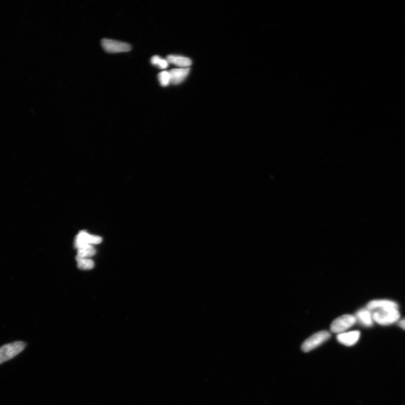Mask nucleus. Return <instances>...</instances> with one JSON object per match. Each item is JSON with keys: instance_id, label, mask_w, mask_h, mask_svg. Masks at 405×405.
Here are the masks:
<instances>
[{"instance_id": "1", "label": "nucleus", "mask_w": 405, "mask_h": 405, "mask_svg": "<svg viewBox=\"0 0 405 405\" xmlns=\"http://www.w3.org/2000/svg\"><path fill=\"white\" fill-rule=\"evenodd\" d=\"M400 316L398 309L396 308L376 310L372 312L374 322L384 326L392 325L398 322Z\"/></svg>"}, {"instance_id": "2", "label": "nucleus", "mask_w": 405, "mask_h": 405, "mask_svg": "<svg viewBox=\"0 0 405 405\" xmlns=\"http://www.w3.org/2000/svg\"><path fill=\"white\" fill-rule=\"evenodd\" d=\"M26 344L24 342L16 341L4 344L0 348V364L16 356L22 352Z\"/></svg>"}, {"instance_id": "3", "label": "nucleus", "mask_w": 405, "mask_h": 405, "mask_svg": "<svg viewBox=\"0 0 405 405\" xmlns=\"http://www.w3.org/2000/svg\"><path fill=\"white\" fill-rule=\"evenodd\" d=\"M330 333L328 331H322L315 333L304 342L302 345V350L304 352H308L323 344L324 342L330 339Z\"/></svg>"}, {"instance_id": "4", "label": "nucleus", "mask_w": 405, "mask_h": 405, "mask_svg": "<svg viewBox=\"0 0 405 405\" xmlns=\"http://www.w3.org/2000/svg\"><path fill=\"white\" fill-rule=\"evenodd\" d=\"M356 322V318L354 315H342L333 321L331 324L330 330L332 332L340 334L352 327Z\"/></svg>"}, {"instance_id": "5", "label": "nucleus", "mask_w": 405, "mask_h": 405, "mask_svg": "<svg viewBox=\"0 0 405 405\" xmlns=\"http://www.w3.org/2000/svg\"><path fill=\"white\" fill-rule=\"evenodd\" d=\"M102 45L104 50L109 53L126 52L132 50L130 44L114 40L103 39Z\"/></svg>"}, {"instance_id": "6", "label": "nucleus", "mask_w": 405, "mask_h": 405, "mask_svg": "<svg viewBox=\"0 0 405 405\" xmlns=\"http://www.w3.org/2000/svg\"><path fill=\"white\" fill-rule=\"evenodd\" d=\"M102 242L100 236L92 235L86 231L80 232L76 235L74 240V246L76 250L84 246L96 245L100 244Z\"/></svg>"}, {"instance_id": "7", "label": "nucleus", "mask_w": 405, "mask_h": 405, "mask_svg": "<svg viewBox=\"0 0 405 405\" xmlns=\"http://www.w3.org/2000/svg\"><path fill=\"white\" fill-rule=\"evenodd\" d=\"M360 332L354 330L348 332H342L337 336L336 338L340 344L346 346H352L358 341Z\"/></svg>"}, {"instance_id": "8", "label": "nucleus", "mask_w": 405, "mask_h": 405, "mask_svg": "<svg viewBox=\"0 0 405 405\" xmlns=\"http://www.w3.org/2000/svg\"><path fill=\"white\" fill-rule=\"evenodd\" d=\"M366 308L371 312L376 310L390 308H398V306L395 302L388 300H376L370 301L367 304Z\"/></svg>"}, {"instance_id": "9", "label": "nucleus", "mask_w": 405, "mask_h": 405, "mask_svg": "<svg viewBox=\"0 0 405 405\" xmlns=\"http://www.w3.org/2000/svg\"><path fill=\"white\" fill-rule=\"evenodd\" d=\"M354 316L356 318V321L364 326L370 327L373 325L372 313L367 308L358 310Z\"/></svg>"}, {"instance_id": "10", "label": "nucleus", "mask_w": 405, "mask_h": 405, "mask_svg": "<svg viewBox=\"0 0 405 405\" xmlns=\"http://www.w3.org/2000/svg\"><path fill=\"white\" fill-rule=\"evenodd\" d=\"M190 72L189 68H186L173 69L169 72L170 76V82L178 84L183 82Z\"/></svg>"}, {"instance_id": "11", "label": "nucleus", "mask_w": 405, "mask_h": 405, "mask_svg": "<svg viewBox=\"0 0 405 405\" xmlns=\"http://www.w3.org/2000/svg\"><path fill=\"white\" fill-rule=\"evenodd\" d=\"M166 60L169 63L182 67V68H189L192 64L190 58L182 56L170 55L166 58Z\"/></svg>"}, {"instance_id": "12", "label": "nucleus", "mask_w": 405, "mask_h": 405, "mask_svg": "<svg viewBox=\"0 0 405 405\" xmlns=\"http://www.w3.org/2000/svg\"><path fill=\"white\" fill-rule=\"evenodd\" d=\"M96 253V250L94 246H84L78 249V254H76V258H90L94 256Z\"/></svg>"}, {"instance_id": "13", "label": "nucleus", "mask_w": 405, "mask_h": 405, "mask_svg": "<svg viewBox=\"0 0 405 405\" xmlns=\"http://www.w3.org/2000/svg\"><path fill=\"white\" fill-rule=\"evenodd\" d=\"M78 266L80 270H89L92 269L94 266V261L87 258H76Z\"/></svg>"}, {"instance_id": "14", "label": "nucleus", "mask_w": 405, "mask_h": 405, "mask_svg": "<svg viewBox=\"0 0 405 405\" xmlns=\"http://www.w3.org/2000/svg\"><path fill=\"white\" fill-rule=\"evenodd\" d=\"M150 61L152 64L158 66L161 69L166 68L168 67L169 64L168 60L157 56H152Z\"/></svg>"}, {"instance_id": "15", "label": "nucleus", "mask_w": 405, "mask_h": 405, "mask_svg": "<svg viewBox=\"0 0 405 405\" xmlns=\"http://www.w3.org/2000/svg\"><path fill=\"white\" fill-rule=\"evenodd\" d=\"M160 82L162 86H168L170 83V76L169 72L163 71L158 74Z\"/></svg>"}, {"instance_id": "16", "label": "nucleus", "mask_w": 405, "mask_h": 405, "mask_svg": "<svg viewBox=\"0 0 405 405\" xmlns=\"http://www.w3.org/2000/svg\"><path fill=\"white\" fill-rule=\"evenodd\" d=\"M398 326L405 330V318L400 320L398 322Z\"/></svg>"}]
</instances>
